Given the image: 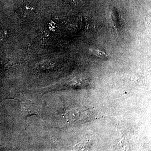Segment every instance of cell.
Listing matches in <instances>:
<instances>
[{
	"label": "cell",
	"mask_w": 151,
	"mask_h": 151,
	"mask_svg": "<svg viewBox=\"0 0 151 151\" xmlns=\"http://www.w3.org/2000/svg\"><path fill=\"white\" fill-rule=\"evenodd\" d=\"M91 51L92 52H93V54L95 55L98 57L101 58H107L108 56V54H106L105 52L100 51V50H92Z\"/></svg>",
	"instance_id": "obj_1"
}]
</instances>
